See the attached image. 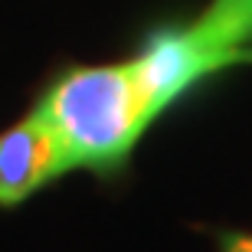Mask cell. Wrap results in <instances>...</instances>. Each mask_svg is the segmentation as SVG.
Masks as SVG:
<instances>
[{
    "label": "cell",
    "mask_w": 252,
    "mask_h": 252,
    "mask_svg": "<svg viewBox=\"0 0 252 252\" xmlns=\"http://www.w3.org/2000/svg\"><path fill=\"white\" fill-rule=\"evenodd\" d=\"M59 174H65L63 154L36 108L0 134V206L23 203Z\"/></svg>",
    "instance_id": "3957f363"
},
{
    "label": "cell",
    "mask_w": 252,
    "mask_h": 252,
    "mask_svg": "<svg viewBox=\"0 0 252 252\" xmlns=\"http://www.w3.org/2000/svg\"><path fill=\"white\" fill-rule=\"evenodd\" d=\"M36 112L59 144L63 170L92 174H115L158 118L131 59L65 72L39 98Z\"/></svg>",
    "instance_id": "6da1fadb"
},
{
    "label": "cell",
    "mask_w": 252,
    "mask_h": 252,
    "mask_svg": "<svg viewBox=\"0 0 252 252\" xmlns=\"http://www.w3.org/2000/svg\"><path fill=\"white\" fill-rule=\"evenodd\" d=\"M246 59H252V53H233V49L213 46L190 23V27H174L154 33L148 39V46L131 59V65H134L138 82L144 89V95L151 98L154 112L160 115L187 89H193L200 79L220 72L233 63H246Z\"/></svg>",
    "instance_id": "7a4b0ae2"
},
{
    "label": "cell",
    "mask_w": 252,
    "mask_h": 252,
    "mask_svg": "<svg viewBox=\"0 0 252 252\" xmlns=\"http://www.w3.org/2000/svg\"><path fill=\"white\" fill-rule=\"evenodd\" d=\"M193 30L220 49L252 53V0H213Z\"/></svg>",
    "instance_id": "277c9868"
},
{
    "label": "cell",
    "mask_w": 252,
    "mask_h": 252,
    "mask_svg": "<svg viewBox=\"0 0 252 252\" xmlns=\"http://www.w3.org/2000/svg\"><path fill=\"white\" fill-rule=\"evenodd\" d=\"M220 246H223V252H252V236L223 233V236H220Z\"/></svg>",
    "instance_id": "5b68a950"
}]
</instances>
